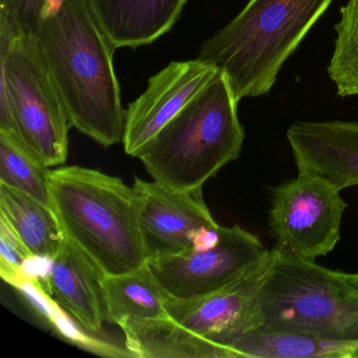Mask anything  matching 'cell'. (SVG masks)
Segmentation results:
<instances>
[{
    "mask_svg": "<svg viewBox=\"0 0 358 358\" xmlns=\"http://www.w3.org/2000/svg\"><path fill=\"white\" fill-rule=\"evenodd\" d=\"M34 36L71 125L104 148L122 141L115 49L90 0H43Z\"/></svg>",
    "mask_w": 358,
    "mask_h": 358,
    "instance_id": "cell-1",
    "label": "cell"
},
{
    "mask_svg": "<svg viewBox=\"0 0 358 358\" xmlns=\"http://www.w3.org/2000/svg\"><path fill=\"white\" fill-rule=\"evenodd\" d=\"M50 201L64 232L103 275L148 263L141 230L143 196L135 185L72 165L49 173Z\"/></svg>",
    "mask_w": 358,
    "mask_h": 358,
    "instance_id": "cell-2",
    "label": "cell"
},
{
    "mask_svg": "<svg viewBox=\"0 0 358 358\" xmlns=\"http://www.w3.org/2000/svg\"><path fill=\"white\" fill-rule=\"evenodd\" d=\"M238 100L220 69L210 83L134 158L154 181L176 190L203 188L242 152Z\"/></svg>",
    "mask_w": 358,
    "mask_h": 358,
    "instance_id": "cell-3",
    "label": "cell"
},
{
    "mask_svg": "<svg viewBox=\"0 0 358 358\" xmlns=\"http://www.w3.org/2000/svg\"><path fill=\"white\" fill-rule=\"evenodd\" d=\"M333 0H249L201 47L198 59L227 75L238 101L268 95L285 62Z\"/></svg>",
    "mask_w": 358,
    "mask_h": 358,
    "instance_id": "cell-4",
    "label": "cell"
},
{
    "mask_svg": "<svg viewBox=\"0 0 358 358\" xmlns=\"http://www.w3.org/2000/svg\"><path fill=\"white\" fill-rule=\"evenodd\" d=\"M257 330L301 333L358 343V293L347 273L270 250Z\"/></svg>",
    "mask_w": 358,
    "mask_h": 358,
    "instance_id": "cell-5",
    "label": "cell"
},
{
    "mask_svg": "<svg viewBox=\"0 0 358 358\" xmlns=\"http://www.w3.org/2000/svg\"><path fill=\"white\" fill-rule=\"evenodd\" d=\"M70 127L34 35L0 17V131L20 138L52 167L68 159Z\"/></svg>",
    "mask_w": 358,
    "mask_h": 358,
    "instance_id": "cell-6",
    "label": "cell"
},
{
    "mask_svg": "<svg viewBox=\"0 0 358 358\" xmlns=\"http://www.w3.org/2000/svg\"><path fill=\"white\" fill-rule=\"evenodd\" d=\"M347 207L341 190L324 178L299 171L272 192L269 227L274 248L312 262L328 255L341 238Z\"/></svg>",
    "mask_w": 358,
    "mask_h": 358,
    "instance_id": "cell-7",
    "label": "cell"
},
{
    "mask_svg": "<svg viewBox=\"0 0 358 358\" xmlns=\"http://www.w3.org/2000/svg\"><path fill=\"white\" fill-rule=\"evenodd\" d=\"M259 236L238 225L223 227L215 244L148 265L169 296L192 299L220 290L252 271L269 257Z\"/></svg>",
    "mask_w": 358,
    "mask_h": 358,
    "instance_id": "cell-8",
    "label": "cell"
},
{
    "mask_svg": "<svg viewBox=\"0 0 358 358\" xmlns=\"http://www.w3.org/2000/svg\"><path fill=\"white\" fill-rule=\"evenodd\" d=\"M143 196L141 230L148 261L206 248L217 242L222 226L205 203L203 188L176 190L135 177Z\"/></svg>",
    "mask_w": 358,
    "mask_h": 358,
    "instance_id": "cell-9",
    "label": "cell"
},
{
    "mask_svg": "<svg viewBox=\"0 0 358 358\" xmlns=\"http://www.w3.org/2000/svg\"><path fill=\"white\" fill-rule=\"evenodd\" d=\"M269 259L270 255L252 271L215 292L192 299L169 295L167 313L200 336L230 350L236 339L261 327L259 295Z\"/></svg>",
    "mask_w": 358,
    "mask_h": 358,
    "instance_id": "cell-10",
    "label": "cell"
},
{
    "mask_svg": "<svg viewBox=\"0 0 358 358\" xmlns=\"http://www.w3.org/2000/svg\"><path fill=\"white\" fill-rule=\"evenodd\" d=\"M219 70L215 64L196 58L171 62L150 78L145 91L125 113V154L135 157L201 93Z\"/></svg>",
    "mask_w": 358,
    "mask_h": 358,
    "instance_id": "cell-11",
    "label": "cell"
},
{
    "mask_svg": "<svg viewBox=\"0 0 358 358\" xmlns=\"http://www.w3.org/2000/svg\"><path fill=\"white\" fill-rule=\"evenodd\" d=\"M287 139L297 171L317 173L341 192L358 185V122H295Z\"/></svg>",
    "mask_w": 358,
    "mask_h": 358,
    "instance_id": "cell-12",
    "label": "cell"
},
{
    "mask_svg": "<svg viewBox=\"0 0 358 358\" xmlns=\"http://www.w3.org/2000/svg\"><path fill=\"white\" fill-rule=\"evenodd\" d=\"M103 274L68 238L50 259L45 285L52 296L91 334L103 332Z\"/></svg>",
    "mask_w": 358,
    "mask_h": 358,
    "instance_id": "cell-13",
    "label": "cell"
},
{
    "mask_svg": "<svg viewBox=\"0 0 358 358\" xmlns=\"http://www.w3.org/2000/svg\"><path fill=\"white\" fill-rule=\"evenodd\" d=\"M187 0H90L114 49L148 45L173 29Z\"/></svg>",
    "mask_w": 358,
    "mask_h": 358,
    "instance_id": "cell-14",
    "label": "cell"
},
{
    "mask_svg": "<svg viewBox=\"0 0 358 358\" xmlns=\"http://www.w3.org/2000/svg\"><path fill=\"white\" fill-rule=\"evenodd\" d=\"M119 327L131 357L232 358L229 349L200 336L169 315L131 318Z\"/></svg>",
    "mask_w": 358,
    "mask_h": 358,
    "instance_id": "cell-15",
    "label": "cell"
},
{
    "mask_svg": "<svg viewBox=\"0 0 358 358\" xmlns=\"http://www.w3.org/2000/svg\"><path fill=\"white\" fill-rule=\"evenodd\" d=\"M106 322L120 326L131 318L169 316L165 289L148 263L124 273L101 278Z\"/></svg>",
    "mask_w": 358,
    "mask_h": 358,
    "instance_id": "cell-16",
    "label": "cell"
},
{
    "mask_svg": "<svg viewBox=\"0 0 358 358\" xmlns=\"http://www.w3.org/2000/svg\"><path fill=\"white\" fill-rule=\"evenodd\" d=\"M0 217L9 224L36 259L50 261L64 243V232L53 209L5 184H0Z\"/></svg>",
    "mask_w": 358,
    "mask_h": 358,
    "instance_id": "cell-17",
    "label": "cell"
},
{
    "mask_svg": "<svg viewBox=\"0 0 358 358\" xmlns=\"http://www.w3.org/2000/svg\"><path fill=\"white\" fill-rule=\"evenodd\" d=\"M234 358H357L358 343L301 333L255 330L230 345Z\"/></svg>",
    "mask_w": 358,
    "mask_h": 358,
    "instance_id": "cell-18",
    "label": "cell"
},
{
    "mask_svg": "<svg viewBox=\"0 0 358 358\" xmlns=\"http://www.w3.org/2000/svg\"><path fill=\"white\" fill-rule=\"evenodd\" d=\"M50 169L20 138L0 131V184L30 194L51 207Z\"/></svg>",
    "mask_w": 358,
    "mask_h": 358,
    "instance_id": "cell-19",
    "label": "cell"
},
{
    "mask_svg": "<svg viewBox=\"0 0 358 358\" xmlns=\"http://www.w3.org/2000/svg\"><path fill=\"white\" fill-rule=\"evenodd\" d=\"M334 52L328 74L341 97L358 96V0H348L341 9Z\"/></svg>",
    "mask_w": 358,
    "mask_h": 358,
    "instance_id": "cell-20",
    "label": "cell"
},
{
    "mask_svg": "<svg viewBox=\"0 0 358 358\" xmlns=\"http://www.w3.org/2000/svg\"><path fill=\"white\" fill-rule=\"evenodd\" d=\"M36 259L5 220L0 217V276L17 287L32 276L28 265Z\"/></svg>",
    "mask_w": 358,
    "mask_h": 358,
    "instance_id": "cell-21",
    "label": "cell"
},
{
    "mask_svg": "<svg viewBox=\"0 0 358 358\" xmlns=\"http://www.w3.org/2000/svg\"><path fill=\"white\" fill-rule=\"evenodd\" d=\"M43 0H0V16L17 31L35 34Z\"/></svg>",
    "mask_w": 358,
    "mask_h": 358,
    "instance_id": "cell-22",
    "label": "cell"
},
{
    "mask_svg": "<svg viewBox=\"0 0 358 358\" xmlns=\"http://www.w3.org/2000/svg\"><path fill=\"white\" fill-rule=\"evenodd\" d=\"M348 280L350 284L352 285L356 292L358 293V273H347Z\"/></svg>",
    "mask_w": 358,
    "mask_h": 358,
    "instance_id": "cell-23",
    "label": "cell"
}]
</instances>
